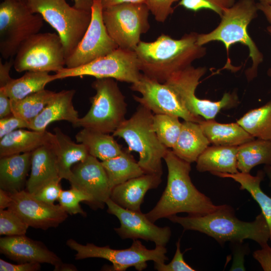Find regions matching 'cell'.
Instances as JSON below:
<instances>
[{"mask_svg": "<svg viewBox=\"0 0 271 271\" xmlns=\"http://www.w3.org/2000/svg\"><path fill=\"white\" fill-rule=\"evenodd\" d=\"M167 169V185L155 205L145 213L153 222L161 218H169L179 213L199 216L210 213L220 206L200 192L190 177L191 163L177 156L168 150L164 158Z\"/></svg>", "mask_w": 271, "mask_h": 271, "instance_id": "obj_1", "label": "cell"}, {"mask_svg": "<svg viewBox=\"0 0 271 271\" xmlns=\"http://www.w3.org/2000/svg\"><path fill=\"white\" fill-rule=\"evenodd\" d=\"M197 36L192 32L177 40L163 34L153 42L141 41L134 49L141 72L165 83L205 55L206 48L197 43Z\"/></svg>", "mask_w": 271, "mask_h": 271, "instance_id": "obj_2", "label": "cell"}, {"mask_svg": "<svg viewBox=\"0 0 271 271\" xmlns=\"http://www.w3.org/2000/svg\"><path fill=\"white\" fill-rule=\"evenodd\" d=\"M181 225L185 230L203 233L214 238L220 244L230 241L242 243L249 239L261 246L267 243L270 232L267 223L261 212L251 222L239 220L229 205H220L214 211L203 215L181 217L174 215L168 218Z\"/></svg>", "mask_w": 271, "mask_h": 271, "instance_id": "obj_3", "label": "cell"}, {"mask_svg": "<svg viewBox=\"0 0 271 271\" xmlns=\"http://www.w3.org/2000/svg\"><path fill=\"white\" fill-rule=\"evenodd\" d=\"M258 11L254 0H238L224 11L219 24L215 29L207 34H198L197 39V43L200 46L211 41H220L225 45L227 54L230 46L235 43L247 46L252 61L251 66L245 72L248 81L257 76L258 66L263 59L262 54L247 33V27L257 17Z\"/></svg>", "mask_w": 271, "mask_h": 271, "instance_id": "obj_4", "label": "cell"}, {"mask_svg": "<svg viewBox=\"0 0 271 271\" xmlns=\"http://www.w3.org/2000/svg\"><path fill=\"white\" fill-rule=\"evenodd\" d=\"M153 112L140 104L112 135L122 138L128 151L139 155L138 164L145 173L163 175L162 160L169 150L158 139L153 126Z\"/></svg>", "mask_w": 271, "mask_h": 271, "instance_id": "obj_5", "label": "cell"}, {"mask_svg": "<svg viewBox=\"0 0 271 271\" xmlns=\"http://www.w3.org/2000/svg\"><path fill=\"white\" fill-rule=\"evenodd\" d=\"M91 86L96 93L90 99V108L75 127L113 133L126 119L125 97L113 78H96Z\"/></svg>", "mask_w": 271, "mask_h": 271, "instance_id": "obj_6", "label": "cell"}, {"mask_svg": "<svg viewBox=\"0 0 271 271\" xmlns=\"http://www.w3.org/2000/svg\"><path fill=\"white\" fill-rule=\"evenodd\" d=\"M31 11L39 14L57 33L66 59L74 52L91 20V11L70 6L66 0H28Z\"/></svg>", "mask_w": 271, "mask_h": 271, "instance_id": "obj_7", "label": "cell"}, {"mask_svg": "<svg viewBox=\"0 0 271 271\" xmlns=\"http://www.w3.org/2000/svg\"><path fill=\"white\" fill-rule=\"evenodd\" d=\"M66 245L76 251V260L101 258L111 262L109 270L125 271L133 267L142 271L147 268L148 261L164 263L169 259L165 246L156 245L155 248L149 249L138 239L133 240L129 247L122 249L111 248L109 245L98 246L91 243L82 244L73 239L67 240Z\"/></svg>", "mask_w": 271, "mask_h": 271, "instance_id": "obj_8", "label": "cell"}, {"mask_svg": "<svg viewBox=\"0 0 271 271\" xmlns=\"http://www.w3.org/2000/svg\"><path fill=\"white\" fill-rule=\"evenodd\" d=\"M44 19L33 13L27 1L4 0L0 4V53L4 59L15 56L22 43L39 33Z\"/></svg>", "mask_w": 271, "mask_h": 271, "instance_id": "obj_9", "label": "cell"}, {"mask_svg": "<svg viewBox=\"0 0 271 271\" xmlns=\"http://www.w3.org/2000/svg\"><path fill=\"white\" fill-rule=\"evenodd\" d=\"M64 46L59 36L54 33H38L23 42L14 59L18 72L40 71L56 73L65 65Z\"/></svg>", "mask_w": 271, "mask_h": 271, "instance_id": "obj_10", "label": "cell"}, {"mask_svg": "<svg viewBox=\"0 0 271 271\" xmlns=\"http://www.w3.org/2000/svg\"><path fill=\"white\" fill-rule=\"evenodd\" d=\"M150 11L145 3H124L103 9L107 31L120 48L134 51L149 29Z\"/></svg>", "mask_w": 271, "mask_h": 271, "instance_id": "obj_11", "label": "cell"}, {"mask_svg": "<svg viewBox=\"0 0 271 271\" xmlns=\"http://www.w3.org/2000/svg\"><path fill=\"white\" fill-rule=\"evenodd\" d=\"M206 71L205 67L195 68L191 65L173 75L164 83L175 92L190 112L205 119H214L222 109L235 105L238 99L236 94L230 93H224L217 101L198 98L195 90Z\"/></svg>", "mask_w": 271, "mask_h": 271, "instance_id": "obj_12", "label": "cell"}, {"mask_svg": "<svg viewBox=\"0 0 271 271\" xmlns=\"http://www.w3.org/2000/svg\"><path fill=\"white\" fill-rule=\"evenodd\" d=\"M55 74L57 79L90 76L96 78H111L132 84L139 80L142 72L134 51L118 47L88 63L73 68L64 67Z\"/></svg>", "mask_w": 271, "mask_h": 271, "instance_id": "obj_13", "label": "cell"}, {"mask_svg": "<svg viewBox=\"0 0 271 271\" xmlns=\"http://www.w3.org/2000/svg\"><path fill=\"white\" fill-rule=\"evenodd\" d=\"M102 11L101 0H93L91 22L80 43L66 59V68H73L86 64L118 48L107 31Z\"/></svg>", "mask_w": 271, "mask_h": 271, "instance_id": "obj_14", "label": "cell"}, {"mask_svg": "<svg viewBox=\"0 0 271 271\" xmlns=\"http://www.w3.org/2000/svg\"><path fill=\"white\" fill-rule=\"evenodd\" d=\"M130 89L142 95H133L134 99L155 114L175 115L184 120L197 123L203 120L202 117L195 115L186 109L168 85L152 79L142 73L139 80L131 84Z\"/></svg>", "mask_w": 271, "mask_h": 271, "instance_id": "obj_15", "label": "cell"}, {"mask_svg": "<svg viewBox=\"0 0 271 271\" xmlns=\"http://www.w3.org/2000/svg\"><path fill=\"white\" fill-rule=\"evenodd\" d=\"M106 205L107 212L116 216L119 221L120 226L114 230L121 238L142 239L163 246H166L169 241L172 234L169 227L157 226L141 211L125 209L110 198L106 201Z\"/></svg>", "mask_w": 271, "mask_h": 271, "instance_id": "obj_16", "label": "cell"}, {"mask_svg": "<svg viewBox=\"0 0 271 271\" xmlns=\"http://www.w3.org/2000/svg\"><path fill=\"white\" fill-rule=\"evenodd\" d=\"M8 209L17 214L29 227L47 230L56 227L68 217L59 204H50L37 199L26 190L11 193Z\"/></svg>", "mask_w": 271, "mask_h": 271, "instance_id": "obj_17", "label": "cell"}, {"mask_svg": "<svg viewBox=\"0 0 271 271\" xmlns=\"http://www.w3.org/2000/svg\"><path fill=\"white\" fill-rule=\"evenodd\" d=\"M69 179L71 187L77 189L92 198L89 205L93 209H103L110 198L111 189L101 162L89 155L83 161L72 168Z\"/></svg>", "mask_w": 271, "mask_h": 271, "instance_id": "obj_18", "label": "cell"}, {"mask_svg": "<svg viewBox=\"0 0 271 271\" xmlns=\"http://www.w3.org/2000/svg\"><path fill=\"white\" fill-rule=\"evenodd\" d=\"M0 252L17 263H46L60 265L63 261L42 242L34 240L25 235L6 236L0 238Z\"/></svg>", "mask_w": 271, "mask_h": 271, "instance_id": "obj_19", "label": "cell"}, {"mask_svg": "<svg viewBox=\"0 0 271 271\" xmlns=\"http://www.w3.org/2000/svg\"><path fill=\"white\" fill-rule=\"evenodd\" d=\"M162 176L145 173L115 186L110 199L118 205L128 210L141 211V206L147 192L156 189L162 182Z\"/></svg>", "mask_w": 271, "mask_h": 271, "instance_id": "obj_20", "label": "cell"}, {"mask_svg": "<svg viewBox=\"0 0 271 271\" xmlns=\"http://www.w3.org/2000/svg\"><path fill=\"white\" fill-rule=\"evenodd\" d=\"M75 93L74 89L55 92L41 112L30 121L29 129L44 131L52 122L60 120L68 121L75 127L80 117L73 104Z\"/></svg>", "mask_w": 271, "mask_h": 271, "instance_id": "obj_21", "label": "cell"}, {"mask_svg": "<svg viewBox=\"0 0 271 271\" xmlns=\"http://www.w3.org/2000/svg\"><path fill=\"white\" fill-rule=\"evenodd\" d=\"M54 131L50 144L56 156L59 176L69 180L73 165L83 161L89 154L83 144L73 142L59 127Z\"/></svg>", "mask_w": 271, "mask_h": 271, "instance_id": "obj_22", "label": "cell"}, {"mask_svg": "<svg viewBox=\"0 0 271 271\" xmlns=\"http://www.w3.org/2000/svg\"><path fill=\"white\" fill-rule=\"evenodd\" d=\"M60 178L56 158L50 144L31 153L30 175L27 181L26 191L34 194L50 181Z\"/></svg>", "mask_w": 271, "mask_h": 271, "instance_id": "obj_23", "label": "cell"}, {"mask_svg": "<svg viewBox=\"0 0 271 271\" xmlns=\"http://www.w3.org/2000/svg\"><path fill=\"white\" fill-rule=\"evenodd\" d=\"M31 153L1 158L0 189L11 193L24 190L31 169Z\"/></svg>", "mask_w": 271, "mask_h": 271, "instance_id": "obj_24", "label": "cell"}, {"mask_svg": "<svg viewBox=\"0 0 271 271\" xmlns=\"http://www.w3.org/2000/svg\"><path fill=\"white\" fill-rule=\"evenodd\" d=\"M53 133L46 130L17 129L0 139V158L32 152L50 143Z\"/></svg>", "mask_w": 271, "mask_h": 271, "instance_id": "obj_25", "label": "cell"}, {"mask_svg": "<svg viewBox=\"0 0 271 271\" xmlns=\"http://www.w3.org/2000/svg\"><path fill=\"white\" fill-rule=\"evenodd\" d=\"M182 123L180 134L172 151L179 158L192 163L196 162L210 143L199 123L186 120Z\"/></svg>", "mask_w": 271, "mask_h": 271, "instance_id": "obj_26", "label": "cell"}, {"mask_svg": "<svg viewBox=\"0 0 271 271\" xmlns=\"http://www.w3.org/2000/svg\"><path fill=\"white\" fill-rule=\"evenodd\" d=\"M238 146H208L196 161L199 172H209L234 174L239 172L237 166Z\"/></svg>", "mask_w": 271, "mask_h": 271, "instance_id": "obj_27", "label": "cell"}, {"mask_svg": "<svg viewBox=\"0 0 271 271\" xmlns=\"http://www.w3.org/2000/svg\"><path fill=\"white\" fill-rule=\"evenodd\" d=\"M210 144L220 146H239L255 139L237 122L221 123L214 120L203 119L199 123Z\"/></svg>", "mask_w": 271, "mask_h": 271, "instance_id": "obj_28", "label": "cell"}, {"mask_svg": "<svg viewBox=\"0 0 271 271\" xmlns=\"http://www.w3.org/2000/svg\"><path fill=\"white\" fill-rule=\"evenodd\" d=\"M77 143L83 144L89 154L101 161L116 157L123 151L113 135L88 128H83L75 136Z\"/></svg>", "mask_w": 271, "mask_h": 271, "instance_id": "obj_29", "label": "cell"}, {"mask_svg": "<svg viewBox=\"0 0 271 271\" xmlns=\"http://www.w3.org/2000/svg\"><path fill=\"white\" fill-rule=\"evenodd\" d=\"M212 174L221 178H231L240 185V190H245L258 204L269 227V240L271 242V197L264 193L260 188V183L263 180L264 173L258 171L255 176L249 173L239 172L234 174L213 172Z\"/></svg>", "mask_w": 271, "mask_h": 271, "instance_id": "obj_30", "label": "cell"}, {"mask_svg": "<svg viewBox=\"0 0 271 271\" xmlns=\"http://www.w3.org/2000/svg\"><path fill=\"white\" fill-rule=\"evenodd\" d=\"M57 80L55 74L48 72L28 71L21 77L12 79L2 89L11 100H18L45 89L46 85Z\"/></svg>", "mask_w": 271, "mask_h": 271, "instance_id": "obj_31", "label": "cell"}, {"mask_svg": "<svg viewBox=\"0 0 271 271\" xmlns=\"http://www.w3.org/2000/svg\"><path fill=\"white\" fill-rule=\"evenodd\" d=\"M101 163L111 190L120 184L145 174L128 150L124 149L119 156Z\"/></svg>", "mask_w": 271, "mask_h": 271, "instance_id": "obj_32", "label": "cell"}, {"mask_svg": "<svg viewBox=\"0 0 271 271\" xmlns=\"http://www.w3.org/2000/svg\"><path fill=\"white\" fill-rule=\"evenodd\" d=\"M271 164V141L256 139L237 147V166L242 173H249L255 166Z\"/></svg>", "mask_w": 271, "mask_h": 271, "instance_id": "obj_33", "label": "cell"}, {"mask_svg": "<svg viewBox=\"0 0 271 271\" xmlns=\"http://www.w3.org/2000/svg\"><path fill=\"white\" fill-rule=\"evenodd\" d=\"M237 122L254 138L271 141V99L248 111Z\"/></svg>", "mask_w": 271, "mask_h": 271, "instance_id": "obj_34", "label": "cell"}, {"mask_svg": "<svg viewBox=\"0 0 271 271\" xmlns=\"http://www.w3.org/2000/svg\"><path fill=\"white\" fill-rule=\"evenodd\" d=\"M55 93L44 89L20 100H11L12 113L30 122L41 112Z\"/></svg>", "mask_w": 271, "mask_h": 271, "instance_id": "obj_35", "label": "cell"}, {"mask_svg": "<svg viewBox=\"0 0 271 271\" xmlns=\"http://www.w3.org/2000/svg\"><path fill=\"white\" fill-rule=\"evenodd\" d=\"M179 117L166 114L153 116L154 130L160 142L167 148L172 149L180 134L182 123Z\"/></svg>", "mask_w": 271, "mask_h": 271, "instance_id": "obj_36", "label": "cell"}, {"mask_svg": "<svg viewBox=\"0 0 271 271\" xmlns=\"http://www.w3.org/2000/svg\"><path fill=\"white\" fill-rule=\"evenodd\" d=\"M58 201L68 214H79L86 216V213L82 209L80 203L86 202L89 205L92 202V198L82 191L71 187L69 190L61 191Z\"/></svg>", "mask_w": 271, "mask_h": 271, "instance_id": "obj_37", "label": "cell"}, {"mask_svg": "<svg viewBox=\"0 0 271 271\" xmlns=\"http://www.w3.org/2000/svg\"><path fill=\"white\" fill-rule=\"evenodd\" d=\"M29 226L10 209L0 210V235H25Z\"/></svg>", "mask_w": 271, "mask_h": 271, "instance_id": "obj_38", "label": "cell"}, {"mask_svg": "<svg viewBox=\"0 0 271 271\" xmlns=\"http://www.w3.org/2000/svg\"><path fill=\"white\" fill-rule=\"evenodd\" d=\"M235 2L236 0H180L178 5L194 12L203 9H209L220 17L224 11L232 7Z\"/></svg>", "mask_w": 271, "mask_h": 271, "instance_id": "obj_39", "label": "cell"}, {"mask_svg": "<svg viewBox=\"0 0 271 271\" xmlns=\"http://www.w3.org/2000/svg\"><path fill=\"white\" fill-rule=\"evenodd\" d=\"M179 0H146L145 4L155 20L164 23L174 11L173 4Z\"/></svg>", "mask_w": 271, "mask_h": 271, "instance_id": "obj_40", "label": "cell"}, {"mask_svg": "<svg viewBox=\"0 0 271 271\" xmlns=\"http://www.w3.org/2000/svg\"><path fill=\"white\" fill-rule=\"evenodd\" d=\"M184 252L180 249V239L176 242V250L174 257L168 264L154 262V268L158 271H195L185 261L183 257Z\"/></svg>", "mask_w": 271, "mask_h": 271, "instance_id": "obj_41", "label": "cell"}, {"mask_svg": "<svg viewBox=\"0 0 271 271\" xmlns=\"http://www.w3.org/2000/svg\"><path fill=\"white\" fill-rule=\"evenodd\" d=\"M61 180L60 178H57L50 181L41 187L33 195L41 201L54 204L56 200H58L62 190L60 185Z\"/></svg>", "mask_w": 271, "mask_h": 271, "instance_id": "obj_42", "label": "cell"}, {"mask_svg": "<svg viewBox=\"0 0 271 271\" xmlns=\"http://www.w3.org/2000/svg\"><path fill=\"white\" fill-rule=\"evenodd\" d=\"M30 122L14 115L13 113L0 118V139L21 128L29 129Z\"/></svg>", "mask_w": 271, "mask_h": 271, "instance_id": "obj_43", "label": "cell"}, {"mask_svg": "<svg viewBox=\"0 0 271 271\" xmlns=\"http://www.w3.org/2000/svg\"><path fill=\"white\" fill-rule=\"evenodd\" d=\"M41 269L38 262H25L13 264L0 259L1 271H38Z\"/></svg>", "mask_w": 271, "mask_h": 271, "instance_id": "obj_44", "label": "cell"}, {"mask_svg": "<svg viewBox=\"0 0 271 271\" xmlns=\"http://www.w3.org/2000/svg\"><path fill=\"white\" fill-rule=\"evenodd\" d=\"M253 256L263 270L271 271V247L267 243L261 246V249L254 251Z\"/></svg>", "mask_w": 271, "mask_h": 271, "instance_id": "obj_45", "label": "cell"}, {"mask_svg": "<svg viewBox=\"0 0 271 271\" xmlns=\"http://www.w3.org/2000/svg\"><path fill=\"white\" fill-rule=\"evenodd\" d=\"M11 58L3 63L0 61V87H5L12 79L10 72L12 67L14 65V59Z\"/></svg>", "mask_w": 271, "mask_h": 271, "instance_id": "obj_46", "label": "cell"}, {"mask_svg": "<svg viewBox=\"0 0 271 271\" xmlns=\"http://www.w3.org/2000/svg\"><path fill=\"white\" fill-rule=\"evenodd\" d=\"M12 114L11 99L5 91L0 88V118Z\"/></svg>", "mask_w": 271, "mask_h": 271, "instance_id": "obj_47", "label": "cell"}, {"mask_svg": "<svg viewBox=\"0 0 271 271\" xmlns=\"http://www.w3.org/2000/svg\"><path fill=\"white\" fill-rule=\"evenodd\" d=\"M146 0H101L103 9L124 3L145 4Z\"/></svg>", "mask_w": 271, "mask_h": 271, "instance_id": "obj_48", "label": "cell"}, {"mask_svg": "<svg viewBox=\"0 0 271 271\" xmlns=\"http://www.w3.org/2000/svg\"><path fill=\"white\" fill-rule=\"evenodd\" d=\"M11 201V193L0 189V210L8 208Z\"/></svg>", "mask_w": 271, "mask_h": 271, "instance_id": "obj_49", "label": "cell"}, {"mask_svg": "<svg viewBox=\"0 0 271 271\" xmlns=\"http://www.w3.org/2000/svg\"><path fill=\"white\" fill-rule=\"evenodd\" d=\"M74 3V7L76 9L91 11L93 0H72Z\"/></svg>", "mask_w": 271, "mask_h": 271, "instance_id": "obj_50", "label": "cell"}, {"mask_svg": "<svg viewBox=\"0 0 271 271\" xmlns=\"http://www.w3.org/2000/svg\"><path fill=\"white\" fill-rule=\"evenodd\" d=\"M259 11H260L271 25V4H262L257 3Z\"/></svg>", "mask_w": 271, "mask_h": 271, "instance_id": "obj_51", "label": "cell"}, {"mask_svg": "<svg viewBox=\"0 0 271 271\" xmlns=\"http://www.w3.org/2000/svg\"><path fill=\"white\" fill-rule=\"evenodd\" d=\"M54 270L57 271H76L77 270L76 267L70 263H62L58 267L54 268Z\"/></svg>", "mask_w": 271, "mask_h": 271, "instance_id": "obj_52", "label": "cell"}, {"mask_svg": "<svg viewBox=\"0 0 271 271\" xmlns=\"http://www.w3.org/2000/svg\"><path fill=\"white\" fill-rule=\"evenodd\" d=\"M263 172L269 180V185L271 186V164L264 166Z\"/></svg>", "mask_w": 271, "mask_h": 271, "instance_id": "obj_53", "label": "cell"}, {"mask_svg": "<svg viewBox=\"0 0 271 271\" xmlns=\"http://www.w3.org/2000/svg\"><path fill=\"white\" fill-rule=\"evenodd\" d=\"M259 3L262 4H271V0H259Z\"/></svg>", "mask_w": 271, "mask_h": 271, "instance_id": "obj_54", "label": "cell"}, {"mask_svg": "<svg viewBox=\"0 0 271 271\" xmlns=\"http://www.w3.org/2000/svg\"><path fill=\"white\" fill-rule=\"evenodd\" d=\"M267 31L271 36V25L267 27Z\"/></svg>", "mask_w": 271, "mask_h": 271, "instance_id": "obj_55", "label": "cell"}, {"mask_svg": "<svg viewBox=\"0 0 271 271\" xmlns=\"http://www.w3.org/2000/svg\"><path fill=\"white\" fill-rule=\"evenodd\" d=\"M267 75L271 78V68L268 69L267 72Z\"/></svg>", "mask_w": 271, "mask_h": 271, "instance_id": "obj_56", "label": "cell"}, {"mask_svg": "<svg viewBox=\"0 0 271 271\" xmlns=\"http://www.w3.org/2000/svg\"><path fill=\"white\" fill-rule=\"evenodd\" d=\"M21 1H28V0H21Z\"/></svg>", "mask_w": 271, "mask_h": 271, "instance_id": "obj_57", "label": "cell"}]
</instances>
